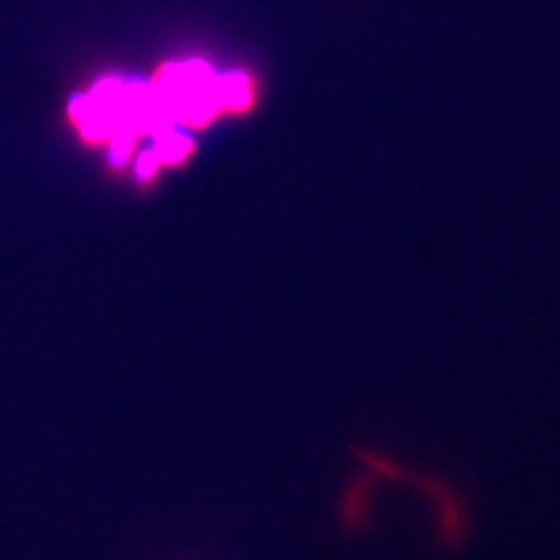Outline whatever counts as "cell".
Masks as SVG:
<instances>
[{"mask_svg":"<svg viewBox=\"0 0 560 560\" xmlns=\"http://www.w3.org/2000/svg\"><path fill=\"white\" fill-rule=\"evenodd\" d=\"M219 97L221 103L241 106L248 101V84L243 77H226L219 81Z\"/></svg>","mask_w":560,"mask_h":560,"instance_id":"2","label":"cell"},{"mask_svg":"<svg viewBox=\"0 0 560 560\" xmlns=\"http://www.w3.org/2000/svg\"><path fill=\"white\" fill-rule=\"evenodd\" d=\"M155 155L153 153H144V155L140 156L139 161V172L140 175H150L153 172V167H155Z\"/></svg>","mask_w":560,"mask_h":560,"instance_id":"4","label":"cell"},{"mask_svg":"<svg viewBox=\"0 0 560 560\" xmlns=\"http://www.w3.org/2000/svg\"><path fill=\"white\" fill-rule=\"evenodd\" d=\"M156 148H159V156H162V159L177 161L188 151L189 140L186 137L177 136V133L162 131L161 140H159Z\"/></svg>","mask_w":560,"mask_h":560,"instance_id":"3","label":"cell"},{"mask_svg":"<svg viewBox=\"0 0 560 560\" xmlns=\"http://www.w3.org/2000/svg\"><path fill=\"white\" fill-rule=\"evenodd\" d=\"M155 95L166 114L177 115L189 122L208 119L217 104H221L219 81L202 65L167 68Z\"/></svg>","mask_w":560,"mask_h":560,"instance_id":"1","label":"cell"}]
</instances>
